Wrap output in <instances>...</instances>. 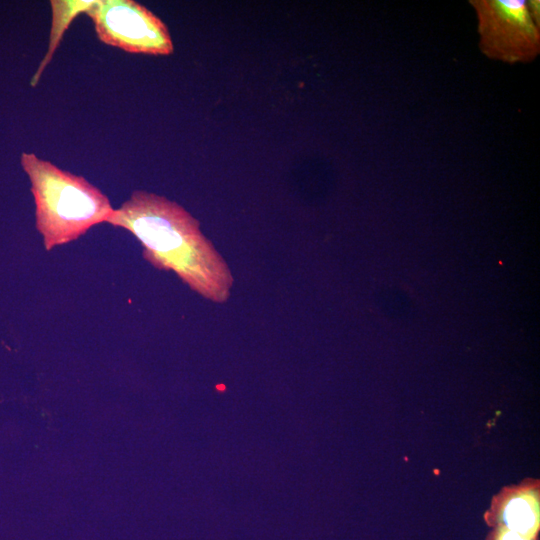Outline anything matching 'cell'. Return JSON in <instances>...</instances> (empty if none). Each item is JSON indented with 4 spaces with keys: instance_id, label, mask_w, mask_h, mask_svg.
Wrapping results in <instances>:
<instances>
[{
    "instance_id": "2",
    "label": "cell",
    "mask_w": 540,
    "mask_h": 540,
    "mask_svg": "<svg viewBox=\"0 0 540 540\" xmlns=\"http://www.w3.org/2000/svg\"><path fill=\"white\" fill-rule=\"evenodd\" d=\"M20 161L31 182L36 228L47 251L77 240L112 215L109 198L84 177L34 153L23 152Z\"/></svg>"
},
{
    "instance_id": "6",
    "label": "cell",
    "mask_w": 540,
    "mask_h": 540,
    "mask_svg": "<svg viewBox=\"0 0 540 540\" xmlns=\"http://www.w3.org/2000/svg\"><path fill=\"white\" fill-rule=\"evenodd\" d=\"M94 0L89 1H50L52 8V26L49 38V46L46 55L41 61L36 73L33 76L31 85H37L41 74L53 57L65 30L72 20L80 13H85Z\"/></svg>"
},
{
    "instance_id": "8",
    "label": "cell",
    "mask_w": 540,
    "mask_h": 540,
    "mask_svg": "<svg viewBox=\"0 0 540 540\" xmlns=\"http://www.w3.org/2000/svg\"><path fill=\"white\" fill-rule=\"evenodd\" d=\"M539 1L538 0H530V1H527V6H528V9H529V12L531 14V17L533 19V21L535 22V24L539 27L540 25V17H539Z\"/></svg>"
},
{
    "instance_id": "7",
    "label": "cell",
    "mask_w": 540,
    "mask_h": 540,
    "mask_svg": "<svg viewBox=\"0 0 540 540\" xmlns=\"http://www.w3.org/2000/svg\"><path fill=\"white\" fill-rule=\"evenodd\" d=\"M487 540H538L530 538L501 526H494V530L489 534Z\"/></svg>"
},
{
    "instance_id": "5",
    "label": "cell",
    "mask_w": 540,
    "mask_h": 540,
    "mask_svg": "<svg viewBox=\"0 0 540 540\" xmlns=\"http://www.w3.org/2000/svg\"><path fill=\"white\" fill-rule=\"evenodd\" d=\"M491 526H501L518 534L538 539L540 529L539 498L525 488L498 501L486 517Z\"/></svg>"
},
{
    "instance_id": "4",
    "label": "cell",
    "mask_w": 540,
    "mask_h": 540,
    "mask_svg": "<svg viewBox=\"0 0 540 540\" xmlns=\"http://www.w3.org/2000/svg\"><path fill=\"white\" fill-rule=\"evenodd\" d=\"M483 54L510 64L534 60L540 31L525 0H472Z\"/></svg>"
},
{
    "instance_id": "1",
    "label": "cell",
    "mask_w": 540,
    "mask_h": 540,
    "mask_svg": "<svg viewBox=\"0 0 540 540\" xmlns=\"http://www.w3.org/2000/svg\"><path fill=\"white\" fill-rule=\"evenodd\" d=\"M106 223L133 234L144 259L156 269L174 272L209 301L229 299L234 279L228 264L201 232L199 221L177 202L135 190Z\"/></svg>"
},
{
    "instance_id": "3",
    "label": "cell",
    "mask_w": 540,
    "mask_h": 540,
    "mask_svg": "<svg viewBox=\"0 0 540 540\" xmlns=\"http://www.w3.org/2000/svg\"><path fill=\"white\" fill-rule=\"evenodd\" d=\"M97 38L128 53L171 55L174 45L167 25L133 0H94L85 11Z\"/></svg>"
}]
</instances>
